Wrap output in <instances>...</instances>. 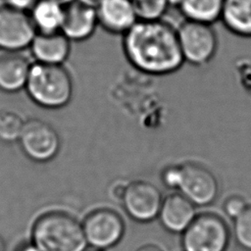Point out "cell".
<instances>
[{
	"instance_id": "1",
	"label": "cell",
	"mask_w": 251,
	"mask_h": 251,
	"mask_svg": "<svg viewBox=\"0 0 251 251\" xmlns=\"http://www.w3.org/2000/svg\"><path fill=\"white\" fill-rule=\"evenodd\" d=\"M124 52L138 71L151 75H166L184 63L176 29L161 20H138L125 34Z\"/></svg>"
},
{
	"instance_id": "2",
	"label": "cell",
	"mask_w": 251,
	"mask_h": 251,
	"mask_svg": "<svg viewBox=\"0 0 251 251\" xmlns=\"http://www.w3.org/2000/svg\"><path fill=\"white\" fill-rule=\"evenodd\" d=\"M34 245L41 251H83V226L73 216L52 211L39 217L32 228Z\"/></svg>"
},
{
	"instance_id": "3",
	"label": "cell",
	"mask_w": 251,
	"mask_h": 251,
	"mask_svg": "<svg viewBox=\"0 0 251 251\" xmlns=\"http://www.w3.org/2000/svg\"><path fill=\"white\" fill-rule=\"evenodd\" d=\"M25 89L38 106L60 109L70 103L74 84L69 71L63 65L36 62L30 67Z\"/></svg>"
},
{
	"instance_id": "4",
	"label": "cell",
	"mask_w": 251,
	"mask_h": 251,
	"mask_svg": "<svg viewBox=\"0 0 251 251\" xmlns=\"http://www.w3.org/2000/svg\"><path fill=\"white\" fill-rule=\"evenodd\" d=\"M228 242V226L220 216L213 213L195 216L183 230L184 251H226Z\"/></svg>"
},
{
	"instance_id": "5",
	"label": "cell",
	"mask_w": 251,
	"mask_h": 251,
	"mask_svg": "<svg viewBox=\"0 0 251 251\" xmlns=\"http://www.w3.org/2000/svg\"><path fill=\"white\" fill-rule=\"evenodd\" d=\"M176 32L184 62L203 67L215 58L219 41L212 25L185 20Z\"/></svg>"
},
{
	"instance_id": "6",
	"label": "cell",
	"mask_w": 251,
	"mask_h": 251,
	"mask_svg": "<svg viewBox=\"0 0 251 251\" xmlns=\"http://www.w3.org/2000/svg\"><path fill=\"white\" fill-rule=\"evenodd\" d=\"M18 141L25 155L36 163L53 160L61 148V139L56 128L37 118L25 121Z\"/></svg>"
},
{
	"instance_id": "7",
	"label": "cell",
	"mask_w": 251,
	"mask_h": 251,
	"mask_svg": "<svg viewBox=\"0 0 251 251\" xmlns=\"http://www.w3.org/2000/svg\"><path fill=\"white\" fill-rule=\"evenodd\" d=\"M177 189L194 205L212 204L219 195L220 184L215 174L196 162L180 164V180Z\"/></svg>"
},
{
	"instance_id": "8",
	"label": "cell",
	"mask_w": 251,
	"mask_h": 251,
	"mask_svg": "<svg viewBox=\"0 0 251 251\" xmlns=\"http://www.w3.org/2000/svg\"><path fill=\"white\" fill-rule=\"evenodd\" d=\"M36 29L29 14L7 5L0 7V49L20 52L29 47Z\"/></svg>"
},
{
	"instance_id": "9",
	"label": "cell",
	"mask_w": 251,
	"mask_h": 251,
	"mask_svg": "<svg viewBox=\"0 0 251 251\" xmlns=\"http://www.w3.org/2000/svg\"><path fill=\"white\" fill-rule=\"evenodd\" d=\"M122 201L131 218L147 222L159 214L163 197L155 184L146 180H135L126 184Z\"/></svg>"
},
{
	"instance_id": "10",
	"label": "cell",
	"mask_w": 251,
	"mask_h": 251,
	"mask_svg": "<svg viewBox=\"0 0 251 251\" xmlns=\"http://www.w3.org/2000/svg\"><path fill=\"white\" fill-rule=\"evenodd\" d=\"M83 230L86 241L96 248H108L122 238L125 223L122 217L111 209H97L84 220Z\"/></svg>"
},
{
	"instance_id": "11",
	"label": "cell",
	"mask_w": 251,
	"mask_h": 251,
	"mask_svg": "<svg viewBox=\"0 0 251 251\" xmlns=\"http://www.w3.org/2000/svg\"><path fill=\"white\" fill-rule=\"evenodd\" d=\"M98 25L96 10L77 0L64 6L61 32L70 40L81 41L89 38Z\"/></svg>"
},
{
	"instance_id": "12",
	"label": "cell",
	"mask_w": 251,
	"mask_h": 251,
	"mask_svg": "<svg viewBox=\"0 0 251 251\" xmlns=\"http://www.w3.org/2000/svg\"><path fill=\"white\" fill-rule=\"evenodd\" d=\"M98 25L113 34H125L137 21L131 0H102L95 8Z\"/></svg>"
},
{
	"instance_id": "13",
	"label": "cell",
	"mask_w": 251,
	"mask_h": 251,
	"mask_svg": "<svg viewBox=\"0 0 251 251\" xmlns=\"http://www.w3.org/2000/svg\"><path fill=\"white\" fill-rule=\"evenodd\" d=\"M29 48L37 63L63 65L71 52V40L61 31L53 33L37 32Z\"/></svg>"
},
{
	"instance_id": "14",
	"label": "cell",
	"mask_w": 251,
	"mask_h": 251,
	"mask_svg": "<svg viewBox=\"0 0 251 251\" xmlns=\"http://www.w3.org/2000/svg\"><path fill=\"white\" fill-rule=\"evenodd\" d=\"M194 206L180 192L170 194L163 199L159 212L163 226L173 232L183 231L195 218Z\"/></svg>"
},
{
	"instance_id": "15",
	"label": "cell",
	"mask_w": 251,
	"mask_h": 251,
	"mask_svg": "<svg viewBox=\"0 0 251 251\" xmlns=\"http://www.w3.org/2000/svg\"><path fill=\"white\" fill-rule=\"evenodd\" d=\"M31 64L20 52H7L0 57V90L15 93L25 87Z\"/></svg>"
},
{
	"instance_id": "16",
	"label": "cell",
	"mask_w": 251,
	"mask_h": 251,
	"mask_svg": "<svg viewBox=\"0 0 251 251\" xmlns=\"http://www.w3.org/2000/svg\"><path fill=\"white\" fill-rule=\"evenodd\" d=\"M220 21L232 34L251 38V0H224Z\"/></svg>"
},
{
	"instance_id": "17",
	"label": "cell",
	"mask_w": 251,
	"mask_h": 251,
	"mask_svg": "<svg viewBox=\"0 0 251 251\" xmlns=\"http://www.w3.org/2000/svg\"><path fill=\"white\" fill-rule=\"evenodd\" d=\"M29 17L39 33H53L61 31L64 18V6L53 0H37Z\"/></svg>"
},
{
	"instance_id": "18",
	"label": "cell",
	"mask_w": 251,
	"mask_h": 251,
	"mask_svg": "<svg viewBox=\"0 0 251 251\" xmlns=\"http://www.w3.org/2000/svg\"><path fill=\"white\" fill-rule=\"evenodd\" d=\"M224 0H183L179 10L185 20L213 25L221 20Z\"/></svg>"
},
{
	"instance_id": "19",
	"label": "cell",
	"mask_w": 251,
	"mask_h": 251,
	"mask_svg": "<svg viewBox=\"0 0 251 251\" xmlns=\"http://www.w3.org/2000/svg\"><path fill=\"white\" fill-rule=\"evenodd\" d=\"M25 121L21 115L11 110H0V141L5 143L19 140Z\"/></svg>"
},
{
	"instance_id": "20",
	"label": "cell",
	"mask_w": 251,
	"mask_h": 251,
	"mask_svg": "<svg viewBox=\"0 0 251 251\" xmlns=\"http://www.w3.org/2000/svg\"><path fill=\"white\" fill-rule=\"evenodd\" d=\"M131 3L140 21L161 20L169 8L167 0H131Z\"/></svg>"
},
{
	"instance_id": "21",
	"label": "cell",
	"mask_w": 251,
	"mask_h": 251,
	"mask_svg": "<svg viewBox=\"0 0 251 251\" xmlns=\"http://www.w3.org/2000/svg\"><path fill=\"white\" fill-rule=\"evenodd\" d=\"M233 221V236L236 243L242 249L251 251V205H247Z\"/></svg>"
},
{
	"instance_id": "22",
	"label": "cell",
	"mask_w": 251,
	"mask_h": 251,
	"mask_svg": "<svg viewBox=\"0 0 251 251\" xmlns=\"http://www.w3.org/2000/svg\"><path fill=\"white\" fill-rule=\"evenodd\" d=\"M247 207L246 201L239 195H231L226 199L224 203V212L231 219L239 216Z\"/></svg>"
},
{
	"instance_id": "23",
	"label": "cell",
	"mask_w": 251,
	"mask_h": 251,
	"mask_svg": "<svg viewBox=\"0 0 251 251\" xmlns=\"http://www.w3.org/2000/svg\"><path fill=\"white\" fill-rule=\"evenodd\" d=\"M163 183L169 188H177L180 180V164L170 165L161 174Z\"/></svg>"
},
{
	"instance_id": "24",
	"label": "cell",
	"mask_w": 251,
	"mask_h": 251,
	"mask_svg": "<svg viewBox=\"0 0 251 251\" xmlns=\"http://www.w3.org/2000/svg\"><path fill=\"white\" fill-rule=\"evenodd\" d=\"M37 0H5L7 6L16 10L27 12L30 11Z\"/></svg>"
},
{
	"instance_id": "25",
	"label": "cell",
	"mask_w": 251,
	"mask_h": 251,
	"mask_svg": "<svg viewBox=\"0 0 251 251\" xmlns=\"http://www.w3.org/2000/svg\"><path fill=\"white\" fill-rule=\"evenodd\" d=\"M126 184H123V183H119V184H116L113 188V194L116 198H119V199H122L123 196H124V193L126 191Z\"/></svg>"
},
{
	"instance_id": "26",
	"label": "cell",
	"mask_w": 251,
	"mask_h": 251,
	"mask_svg": "<svg viewBox=\"0 0 251 251\" xmlns=\"http://www.w3.org/2000/svg\"><path fill=\"white\" fill-rule=\"evenodd\" d=\"M135 251H164V250L155 244H145L137 248Z\"/></svg>"
},
{
	"instance_id": "27",
	"label": "cell",
	"mask_w": 251,
	"mask_h": 251,
	"mask_svg": "<svg viewBox=\"0 0 251 251\" xmlns=\"http://www.w3.org/2000/svg\"><path fill=\"white\" fill-rule=\"evenodd\" d=\"M77 1H79V2H81L83 4H85V5H88L90 7L96 8L102 0H77Z\"/></svg>"
},
{
	"instance_id": "28",
	"label": "cell",
	"mask_w": 251,
	"mask_h": 251,
	"mask_svg": "<svg viewBox=\"0 0 251 251\" xmlns=\"http://www.w3.org/2000/svg\"><path fill=\"white\" fill-rule=\"evenodd\" d=\"M19 251H41L39 248H37L35 245L26 244L19 249Z\"/></svg>"
},
{
	"instance_id": "29",
	"label": "cell",
	"mask_w": 251,
	"mask_h": 251,
	"mask_svg": "<svg viewBox=\"0 0 251 251\" xmlns=\"http://www.w3.org/2000/svg\"><path fill=\"white\" fill-rule=\"evenodd\" d=\"M183 0H167L169 6H174V7H178L180 6V4L182 3Z\"/></svg>"
},
{
	"instance_id": "30",
	"label": "cell",
	"mask_w": 251,
	"mask_h": 251,
	"mask_svg": "<svg viewBox=\"0 0 251 251\" xmlns=\"http://www.w3.org/2000/svg\"><path fill=\"white\" fill-rule=\"evenodd\" d=\"M53 1H56L57 3H59V4L63 5V6H66V5L72 3V2H74V1H75V0H53Z\"/></svg>"
},
{
	"instance_id": "31",
	"label": "cell",
	"mask_w": 251,
	"mask_h": 251,
	"mask_svg": "<svg viewBox=\"0 0 251 251\" xmlns=\"http://www.w3.org/2000/svg\"><path fill=\"white\" fill-rule=\"evenodd\" d=\"M89 251H102V250H99V249H92V250H89Z\"/></svg>"
},
{
	"instance_id": "32",
	"label": "cell",
	"mask_w": 251,
	"mask_h": 251,
	"mask_svg": "<svg viewBox=\"0 0 251 251\" xmlns=\"http://www.w3.org/2000/svg\"><path fill=\"white\" fill-rule=\"evenodd\" d=\"M0 251H1V247H0Z\"/></svg>"
}]
</instances>
